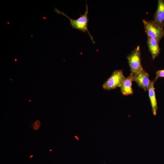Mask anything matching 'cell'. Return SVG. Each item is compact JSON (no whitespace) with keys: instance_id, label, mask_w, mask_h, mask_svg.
<instances>
[{"instance_id":"1","label":"cell","mask_w":164,"mask_h":164,"mask_svg":"<svg viewBox=\"0 0 164 164\" xmlns=\"http://www.w3.org/2000/svg\"><path fill=\"white\" fill-rule=\"evenodd\" d=\"M86 9L84 13L83 14H82L80 13V17L76 19H71L64 12H61L56 8H54V10L57 14H61L68 18L70 21V24L73 29L79 30L84 32H86L87 31L93 43L95 44V42L93 37L88 29L87 25L89 18L88 17V7L87 3L86 4Z\"/></svg>"},{"instance_id":"2","label":"cell","mask_w":164,"mask_h":164,"mask_svg":"<svg viewBox=\"0 0 164 164\" xmlns=\"http://www.w3.org/2000/svg\"><path fill=\"white\" fill-rule=\"evenodd\" d=\"M131 73L136 74L143 70L141 64V52L139 46L132 51L127 56Z\"/></svg>"},{"instance_id":"3","label":"cell","mask_w":164,"mask_h":164,"mask_svg":"<svg viewBox=\"0 0 164 164\" xmlns=\"http://www.w3.org/2000/svg\"><path fill=\"white\" fill-rule=\"evenodd\" d=\"M125 78L122 70H115L103 84L102 87L104 90H112L120 87Z\"/></svg>"},{"instance_id":"4","label":"cell","mask_w":164,"mask_h":164,"mask_svg":"<svg viewBox=\"0 0 164 164\" xmlns=\"http://www.w3.org/2000/svg\"><path fill=\"white\" fill-rule=\"evenodd\" d=\"M145 32L148 37L155 38L159 41L164 36V30L152 21L143 20Z\"/></svg>"},{"instance_id":"5","label":"cell","mask_w":164,"mask_h":164,"mask_svg":"<svg viewBox=\"0 0 164 164\" xmlns=\"http://www.w3.org/2000/svg\"><path fill=\"white\" fill-rule=\"evenodd\" d=\"M133 80L145 91H148L151 80L148 73L144 70L143 69L140 72L134 75Z\"/></svg>"},{"instance_id":"6","label":"cell","mask_w":164,"mask_h":164,"mask_svg":"<svg viewBox=\"0 0 164 164\" xmlns=\"http://www.w3.org/2000/svg\"><path fill=\"white\" fill-rule=\"evenodd\" d=\"M152 22L161 28L164 27V0H158V5Z\"/></svg>"},{"instance_id":"7","label":"cell","mask_w":164,"mask_h":164,"mask_svg":"<svg viewBox=\"0 0 164 164\" xmlns=\"http://www.w3.org/2000/svg\"><path fill=\"white\" fill-rule=\"evenodd\" d=\"M134 74L131 73L129 75L125 77L120 87L122 94L125 96L132 95L133 94V91L132 87Z\"/></svg>"},{"instance_id":"8","label":"cell","mask_w":164,"mask_h":164,"mask_svg":"<svg viewBox=\"0 0 164 164\" xmlns=\"http://www.w3.org/2000/svg\"><path fill=\"white\" fill-rule=\"evenodd\" d=\"M156 80L155 79L153 80L150 81L148 90L153 113L155 115H156L158 108L155 88L154 87V84Z\"/></svg>"},{"instance_id":"9","label":"cell","mask_w":164,"mask_h":164,"mask_svg":"<svg viewBox=\"0 0 164 164\" xmlns=\"http://www.w3.org/2000/svg\"><path fill=\"white\" fill-rule=\"evenodd\" d=\"M159 42L155 38L148 37L147 43L153 59H154L158 56L160 53Z\"/></svg>"},{"instance_id":"10","label":"cell","mask_w":164,"mask_h":164,"mask_svg":"<svg viewBox=\"0 0 164 164\" xmlns=\"http://www.w3.org/2000/svg\"><path fill=\"white\" fill-rule=\"evenodd\" d=\"M156 77L155 79L156 80L159 77H164V69L156 71Z\"/></svg>"},{"instance_id":"11","label":"cell","mask_w":164,"mask_h":164,"mask_svg":"<svg viewBox=\"0 0 164 164\" xmlns=\"http://www.w3.org/2000/svg\"><path fill=\"white\" fill-rule=\"evenodd\" d=\"M40 125V121L39 120H37L33 124L32 126L34 130H37L39 129Z\"/></svg>"}]
</instances>
